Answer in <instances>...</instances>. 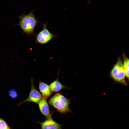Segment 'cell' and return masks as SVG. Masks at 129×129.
I'll return each mask as SVG.
<instances>
[{
  "instance_id": "3",
  "label": "cell",
  "mask_w": 129,
  "mask_h": 129,
  "mask_svg": "<svg viewBox=\"0 0 129 129\" xmlns=\"http://www.w3.org/2000/svg\"><path fill=\"white\" fill-rule=\"evenodd\" d=\"M110 75L114 81L124 85H127L123 63L120 58H118L116 63L111 71Z\"/></svg>"
},
{
  "instance_id": "7",
  "label": "cell",
  "mask_w": 129,
  "mask_h": 129,
  "mask_svg": "<svg viewBox=\"0 0 129 129\" xmlns=\"http://www.w3.org/2000/svg\"><path fill=\"white\" fill-rule=\"evenodd\" d=\"M41 113L47 118L52 117V114L49 110L48 104L46 99L42 98L38 103Z\"/></svg>"
},
{
  "instance_id": "11",
  "label": "cell",
  "mask_w": 129,
  "mask_h": 129,
  "mask_svg": "<svg viewBox=\"0 0 129 129\" xmlns=\"http://www.w3.org/2000/svg\"><path fill=\"white\" fill-rule=\"evenodd\" d=\"M9 126L6 122L0 118V129H10Z\"/></svg>"
},
{
  "instance_id": "2",
  "label": "cell",
  "mask_w": 129,
  "mask_h": 129,
  "mask_svg": "<svg viewBox=\"0 0 129 129\" xmlns=\"http://www.w3.org/2000/svg\"><path fill=\"white\" fill-rule=\"evenodd\" d=\"M48 103L58 112L61 113L71 112L69 108L70 100L59 93H56L52 97Z\"/></svg>"
},
{
  "instance_id": "12",
  "label": "cell",
  "mask_w": 129,
  "mask_h": 129,
  "mask_svg": "<svg viewBox=\"0 0 129 129\" xmlns=\"http://www.w3.org/2000/svg\"><path fill=\"white\" fill-rule=\"evenodd\" d=\"M9 94L10 96L13 98H16L17 96V94L16 92L13 90L9 91Z\"/></svg>"
},
{
  "instance_id": "13",
  "label": "cell",
  "mask_w": 129,
  "mask_h": 129,
  "mask_svg": "<svg viewBox=\"0 0 129 129\" xmlns=\"http://www.w3.org/2000/svg\"></svg>"
},
{
  "instance_id": "9",
  "label": "cell",
  "mask_w": 129,
  "mask_h": 129,
  "mask_svg": "<svg viewBox=\"0 0 129 129\" xmlns=\"http://www.w3.org/2000/svg\"><path fill=\"white\" fill-rule=\"evenodd\" d=\"M49 88L53 92H57L66 87L62 85L59 81L58 78L52 82L49 85Z\"/></svg>"
},
{
  "instance_id": "1",
  "label": "cell",
  "mask_w": 129,
  "mask_h": 129,
  "mask_svg": "<svg viewBox=\"0 0 129 129\" xmlns=\"http://www.w3.org/2000/svg\"><path fill=\"white\" fill-rule=\"evenodd\" d=\"M34 11L28 14H24L18 16L20 21L17 25L20 26L25 33L28 35H35L34 29L39 22L34 14Z\"/></svg>"
},
{
  "instance_id": "4",
  "label": "cell",
  "mask_w": 129,
  "mask_h": 129,
  "mask_svg": "<svg viewBox=\"0 0 129 129\" xmlns=\"http://www.w3.org/2000/svg\"><path fill=\"white\" fill-rule=\"evenodd\" d=\"M43 28L36 36V43L42 44H46L53 38L57 37L51 33L47 28L46 23L43 24Z\"/></svg>"
},
{
  "instance_id": "5",
  "label": "cell",
  "mask_w": 129,
  "mask_h": 129,
  "mask_svg": "<svg viewBox=\"0 0 129 129\" xmlns=\"http://www.w3.org/2000/svg\"><path fill=\"white\" fill-rule=\"evenodd\" d=\"M31 90L28 97L25 100L19 103L18 105L27 102H31L38 104L43 98L40 93L35 87L33 79H31Z\"/></svg>"
},
{
  "instance_id": "8",
  "label": "cell",
  "mask_w": 129,
  "mask_h": 129,
  "mask_svg": "<svg viewBox=\"0 0 129 129\" xmlns=\"http://www.w3.org/2000/svg\"><path fill=\"white\" fill-rule=\"evenodd\" d=\"M39 89L43 98L46 99L52 93L49 85L41 81H40L39 82Z\"/></svg>"
},
{
  "instance_id": "10",
  "label": "cell",
  "mask_w": 129,
  "mask_h": 129,
  "mask_svg": "<svg viewBox=\"0 0 129 129\" xmlns=\"http://www.w3.org/2000/svg\"><path fill=\"white\" fill-rule=\"evenodd\" d=\"M123 66L124 71L126 76L129 80V59L125 55L123 54Z\"/></svg>"
},
{
  "instance_id": "6",
  "label": "cell",
  "mask_w": 129,
  "mask_h": 129,
  "mask_svg": "<svg viewBox=\"0 0 129 129\" xmlns=\"http://www.w3.org/2000/svg\"><path fill=\"white\" fill-rule=\"evenodd\" d=\"M40 123L41 129H62V125L54 120L52 117L48 118Z\"/></svg>"
}]
</instances>
